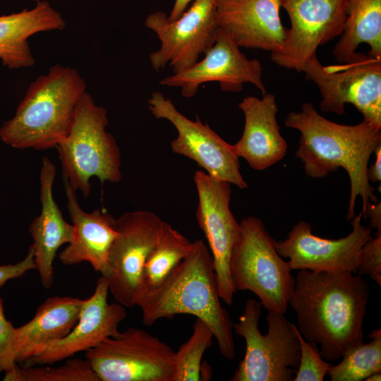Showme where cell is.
Returning a JSON list of instances; mask_svg holds the SVG:
<instances>
[{
    "label": "cell",
    "mask_w": 381,
    "mask_h": 381,
    "mask_svg": "<svg viewBox=\"0 0 381 381\" xmlns=\"http://www.w3.org/2000/svg\"><path fill=\"white\" fill-rule=\"evenodd\" d=\"M370 296L368 282L350 272L298 270L289 306L303 339L320 345L333 361L363 343V324Z\"/></svg>",
    "instance_id": "obj_1"
},
{
    "label": "cell",
    "mask_w": 381,
    "mask_h": 381,
    "mask_svg": "<svg viewBox=\"0 0 381 381\" xmlns=\"http://www.w3.org/2000/svg\"><path fill=\"white\" fill-rule=\"evenodd\" d=\"M284 123L301 133L296 156L303 164L306 174L322 179L342 168L350 181L347 220L355 216L358 197L362 200L363 217L371 204L378 202L368 178V162L381 145V127L363 120L356 125L331 121L304 103L300 111L290 112Z\"/></svg>",
    "instance_id": "obj_2"
},
{
    "label": "cell",
    "mask_w": 381,
    "mask_h": 381,
    "mask_svg": "<svg viewBox=\"0 0 381 381\" xmlns=\"http://www.w3.org/2000/svg\"><path fill=\"white\" fill-rule=\"evenodd\" d=\"M138 307L147 326L181 314L200 319L211 329L221 354L230 361L234 358L233 323L221 305L212 255L202 241L193 242L188 255Z\"/></svg>",
    "instance_id": "obj_3"
},
{
    "label": "cell",
    "mask_w": 381,
    "mask_h": 381,
    "mask_svg": "<svg viewBox=\"0 0 381 381\" xmlns=\"http://www.w3.org/2000/svg\"><path fill=\"white\" fill-rule=\"evenodd\" d=\"M86 87L75 68L52 66L30 84L14 116L1 127V140L20 150L56 147L68 132Z\"/></svg>",
    "instance_id": "obj_4"
},
{
    "label": "cell",
    "mask_w": 381,
    "mask_h": 381,
    "mask_svg": "<svg viewBox=\"0 0 381 381\" xmlns=\"http://www.w3.org/2000/svg\"><path fill=\"white\" fill-rule=\"evenodd\" d=\"M107 111L85 92L76 107L67 134L56 146L63 179L84 197L90 195L92 177L102 184L121 181V152L114 136L107 131Z\"/></svg>",
    "instance_id": "obj_5"
},
{
    "label": "cell",
    "mask_w": 381,
    "mask_h": 381,
    "mask_svg": "<svg viewBox=\"0 0 381 381\" xmlns=\"http://www.w3.org/2000/svg\"><path fill=\"white\" fill-rule=\"evenodd\" d=\"M239 224L241 236L230 262L236 291H250L267 311L285 314L295 286L291 268L261 219L252 216Z\"/></svg>",
    "instance_id": "obj_6"
},
{
    "label": "cell",
    "mask_w": 381,
    "mask_h": 381,
    "mask_svg": "<svg viewBox=\"0 0 381 381\" xmlns=\"http://www.w3.org/2000/svg\"><path fill=\"white\" fill-rule=\"evenodd\" d=\"M262 304L248 299L235 333L246 341V352L231 381H293L299 364L301 346L296 325L284 314L268 311V332L258 328Z\"/></svg>",
    "instance_id": "obj_7"
},
{
    "label": "cell",
    "mask_w": 381,
    "mask_h": 381,
    "mask_svg": "<svg viewBox=\"0 0 381 381\" xmlns=\"http://www.w3.org/2000/svg\"><path fill=\"white\" fill-rule=\"evenodd\" d=\"M303 72L320 90L322 111L344 115L351 104L363 120L381 127V58L356 52L345 63L323 66L315 54Z\"/></svg>",
    "instance_id": "obj_8"
},
{
    "label": "cell",
    "mask_w": 381,
    "mask_h": 381,
    "mask_svg": "<svg viewBox=\"0 0 381 381\" xmlns=\"http://www.w3.org/2000/svg\"><path fill=\"white\" fill-rule=\"evenodd\" d=\"M100 381H171L175 351L147 332L130 327L87 350Z\"/></svg>",
    "instance_id": "obj_9"
},
{
    "label": "cell",
    "mask_w": 381,
    "mask_h": 381,
    "mask_svg": "<svg viewBox=\"0 0 381 381\" xmlns=\"http://www.w3.org/2000/svg\"><path fill=\"white\" fill-rule=\"evenodd\" d=\"M217 1L193 0L174 20L162 11L147 16L145 25L155 32L161 44L158 50L150 54L155 70L164 68L169 64L174 73L183 71L194 65L214 44L219 30Z\"/></svg>",
    "instance_id": "obj_10"
},
{
    "label": "cell",
    "mask_w": 381,
    "mask_h": 381,
    "mask_svg": "<svg viewBox=\"0 0 381 381\" xmlns=\"http://www.w3.org/2000/svg\"><path fill=\"white\" fill-rule=\"evenodd\" d=\"M194 182L198 195L196 217L211 250L220 299L233 303L234 287L230 262L240 239V224L230 210L231 183L201 170L195 171Z\"/></svg>",
    "instance_id": "obj_11"
},
{
    "label": "cell",
    "mask_w": 381,
    "mask_h": 381,
    "mask_svg": "<svg viewBox=\"0 0 381 381\" xmlns=\"http://www.w3.org/2000/svg\"><path fill=\"white\" fill-rule=\"evenodd\" d=\"M164 221L145 210L127 212L116 220L117 235L108 256L109 291L124 307L138 306L144 265Z\"/></svg>",
    "instance_id": "obj_12"
},
{
    "label": "cell",
    "mask_w": 381,
    "mask_h": 381,
    "mask_svg": "<svg viewBox=\"0 0 381 381\" xmlns=\"http://www.w3.org/2000/svg\"><path fill=\"white\" fill-rule=\"evenodd\" d=\"M147 102L153 116L168 120L176 128L178 135L171 142L174 153L193 159L213 177L241 189L248 187L233 145L224 141L207 123H202L198 116L195 121L188 119L159 91L153 92Z\"/></svg>",
    "instance_id": "obj_13"
},
{
    "label": "cell",
    "mask_w": 381,
    "mask_h": 381,
    "mask_svg": "<svg viewBox=\"0 0 381 381\" xmlns=\"http://www.w3.org/2000/svg\"><path fill=\"white\" fill-rule=\"evenodd\" d=\"M349 0H282L291 27L284 44L270 58L279 66L303 72L318 47L341 35Z\"/></svg>",
    "instance_id": "obj_14"
},
{
    "label": "cell",
    "mask_w": 381,
    "mask_h": 381,
    "mask_svg": "<svg viewBox=\"0 0 381 381\" xmlns=\"http://www.w3.org/2000/svg\"><path fill=\"white\" fill-rule=\"evenodd\" d=\"M361 212L351 220V232L339 239L314 235L311 225L300 221L287 238L276 241L275 248L287 258L291 270L313 272H350L356 274L363 245L372 238L370 228L361 223Z\"/></svg>",
    "instance_id": "obj_15"
},
{
    "label": "cell",
    "mask_w": 381,
    "mask_h": 381,
    "mask_svg": "<svg viewBox=\"0 0 381 381\" xmlns=\"http://www.w3.org/2000/svg\"><path fill=\"white\" fill-rule=\"evenodd\" d=\"M204 54L202 60L165 77L159 84L180 87L182 95L187 98L195 96L200 85L209 82L219 83L225 92H238L244 83H250L262 95L267 93L260 61L248 59L240 51V47L222 30H219L215 42Z\"/></svg>",
    "instance_id": "obj_16"
},
{
    "label": "cell",
    "mask_w": 381,
    "mask_h": 381,
    "mask_svg": "<svg viewBox=\"0 0 381 381\" xmlns=\"http://www.w3.org/2000/svg\"><path fill=\"white\" fill-rule=\"evenodd\" d=\"M109 292L108 279L101 276L92 294L85 299L79 319L71 331L63 338L44 345L21 365H53L117 335L119 325L127 314L119 303H108Z\"/></svg>",
    "instance_id": "obj_17"
},
{
    "label": "cell",
    "mask_w": 381,
    "mask_h": 381,
    "mask_svg": "<svg viewBox=\"0 0 381 381\" xmlns=\"http://www.w3.org/2000/svg\"><path fill=\"white\" fill-rule=\"evenodd\" d=\"M281 8L282 0H217V21L240 47L272 53L281 49L286 37Z\"/></svg>",
    "instance_id": "obj_18"
},
{
    "label": "cell",
    "mask_w": 381,
    "mask_h": 381,
    "mask_svg": "<svg viewBox=\"0 0 381 381\" xmlns=\"http://www.w3.org/2000/svg\"><path fill=\"white\" fill-rule=\"evenodd\" d=\"M63 180L74 235L73 241L59 254V259L66 266L89 262L95 272L109 277L111 270L108 256L117 235L116 219L104 208L90 212L84 211L78 203L76 192L67 181Z\"/></svg>",
    "instance_id": "obj_19"
},
{
    "label": "cell",
    "mask_w": 381,
    "mask_h": 381,
    "mask_svg": "<svg viewBox=\"0 0 381 381\" xmlns=\"http://www.w3.org/2000/svg\"><path fill=\"white\" fill-rule=\"evenodd\" d=\"M56 174L55 164L49 157H44L40 173L41 212L29 227L33 241L30 247L35 270L46 289H50L54 283V262L58 250L61 246L70 243L74 235L73 225L64 219L54 198Z\"/></svg>",
    "instance_id": "obj_20"
},
{
    "label": "cell",
    "mask_w": 381,
    "mask_h": 381,
    "mask_svg": "<svg viewBox=\"0 0 381 381\" xmlns=\"http://www.w3.org/2000/svg\"><path fill=\"white\" fill-rule=\"evenodd\" d=\"M238 107L244 114L245 125L241 138L233 145L237 156L258 171L265 170L282 159L288 145L279 131L274 95L266 93L261 99L247 96Z\"/></svg>",
    "instance_id": "obj_21"
},
{
    "label": "cell",
    "mask_w": 381,
    "mask_h": 381,
    "mask_svg": "<svg viewBox=\"0 0 381 381\" xmlns=\"http://www.w3.org/2000/svg\"><path fill=\"white\" fill-rule=\"evenodd\" d=\"M66 22L47 1H38L32 9L0 16V59L11 69L35 64L28 38L37 32L63 30Z\"/></svg>",
    "instance_id": "obj_22"
},
{
    "label": "cell",
    "mask_w": 381,
    "mask_h": 381,
    "mask_svg": "<svg viewBox=\"0 0 381 381\" xmlns=\"http://www.w3.org/2000/svg\"><path fill=\"white\" fill-rule=\"evenodd\" d=\"M85 299L49 297L27 323L16 327V361L23 363L44 345L66 336L76 325Z\"/></svg>",
    "instance_id": "obj_23"
},
{
    "label": "cell",
    "mask_w": 381,
    "mask_h": 381,
    "mask_svg": "<svg viewBox=\"0 0 381 381\" xmlns=\"http://www.w3.org/2000/svg\"><path fill=\"white\" fill-rule=\"evenodd\" d=\"M333 49L339 64L348 61L361 44L368 54L381 58V0H349L344 30Z\"/></svg>",
    "instance_id": "obj_24"
},
{
    "label": "cell",
    "mask_w": 381,
    "mask_h": 381,
    "mask_svg": "<svg viewBox=\"0 0 381 381\" xmlns=\"http://www.w3.org/2000/svg\"><path fill=\"white\" fill-rule=\"evenodd\" d=\"M193 242L164 222L161 232L148 255L143 270L138 306L150 294L158 289L171 272L188 255Z\"/></svg>",
    "instance_id": "obj_25"
},
{
    "label": "cell",
    "mask_w": 381,
    "mask_h": 381,
    "mask_svg": "<svg viewBox=\"0 0 381 381\" xmlns=\"http://www.w3.org/2000/svg\"><path fill=\"white\" fill-rule=\"evenodd\" d=\"M367 344L350 349L327 375L332 381H362L374 373L381 372V329H373Z\"/></svg>",
    "instance_id": "obj_26"
},
{
    "label": "cell",
    "mask_w": 381,
    "mask_h": 381,
    "mask_svg": "<svg viewBox=\"0 0 381 381\" xmlns=\"http://www.w3.org/2000/svg\"><path fill=\"white\" fill-rule=\"evenodd\" d=\"M213 333L202 320L196 318L189 339L175 351L171 381H199L202 358L212 344Z\"/></svg>",
    "instance_id": "obj_27"
},
{
    "label": "cell",
    "mask_w": 381,
    "mask_h": 381,
    "mask_svg": "<svg viewBox=\"0 0 381 381\" xmlns=\"http://www.w3.org/2000/svg\"><path fill=\"white\" fill-rule=\"evenodd\" d=\"M4 381H100L90 362L81 358H67L59 366L18 365Z\"/></svg>",
    "instance_id": "obj_28"
},
{
    "label": "cell",
    "mask_w": 381,
    "mask_h": 381,
    "mask_svg": "<svg viewBox=\"0 0 381 381\" xmlns=\"http://www.w3.org/2000/svg\"><path fill=\"white\" fill-rule=\"evenodd\" d=\"M296 334L301 354L293 381H322L332 365L321 356L318 344L303 339L297 327Z\"/></svg>",
    "instance_id": "obj_29"
},
{
    "label": "cell",
    "mask_w": 381,
    "mask_h": 381,
    "mask_svg": "<svg viewBox=\"0 0 381 381\" xmlns=\"http://www.w3.org/2000/svg\"><path fill=\"white\" fill-rule=\"evenodd\" d=\"M16 355V327L4 314V301L0 296V375H8L18 366Z\"/></svg>",
    "instance_id": "obj_30"
},
{
    "label": "cell",
    "mask_w": 381,
    "mask_h": 381,
    "mask_svg": "<svg viewBox=\"0 0 381 381\" xmlns=\"http://www.w3.org/2000/svg\"><path fill=\"white\" fill-rule=\"evenodd\" d=\"M356 273L368 274L381 285V231H377L375 236L363 245Z\"/></svg>",
    "instance_id": "obj_31"
},
{
    "label": "cell",
    "mask_w": 381,
    "mask_h": 381,
    "mask_svg": "<svg viewBox=\"0 0 381 381\" xmlns=\"http://www.w3.org/2000/svg\"><path fill=\"white\" fill-rule=\"evenodd\" d=\"M35 270L33 250L30 246L26 256L15 264L0 265V288L8 280L21 277L27 272Z\"/></svg>",
    "instance_id": "obj_32"
},
{
    "label": "cell",
    "mask_w": 381,
    "mask_h": 381,
    "mask_svg": "<svg viewBox=\"0 0 381 381\" xmlns=\"http://www.w3.org/2000/svg\"><path fill=\"white\" fill-rule=\"evenodd\" d=\"M364 218L370 219V227L377 229V231H381V202L379 201L376 203L371 204Z\"/></svg>",
    "instance_id": "obj_33"
},
{
    "label": "cell",
    "mask_w": 381,
    "mask_h": 381,
    "mask_svg": "<svg viewBox=\"0 0 381 381\" xmlns=\"http://www.w3.org/2000/svg\"><path fill=\"white\" fill-rule=\"evenodd\" d=\"M375 155V162L368 169L369 181L380 182L381 181V145L374 151Z\"/></svg>",
    "instance_id": "obj_34"
},
{
    "label": "cell",
    "mask_w": 381,
    "mask_h": 381,
    "mask_svg": "<svg viewBox=\"0 0 381 381\" xmlns=\"http://www.w3.org/2000/svg\"><path fill=\"white\" fill-rule=\"evenodd\" d=\"M193 1V0H175L168 18L170 20H174L179 18L187 9L189 4Z\"/></svg>",
    "instance_id": "obj_35"
},
{
    "label": "cell",
    "mask_w": 381,
    "mask_h": 381,
    "mask_svg": "<svg viewBox=\"0 0 381 381\" xmlns=\"http://www.w3.org/2000/svg\"><path fill=\"white\" fill-rule=\"evenodd\" d=\"M212 376L211 367L205 362H202L200 370V380H208Z\"/></svg>",
    "instance_id": "obj_36"
},
{
    "label": "cell",
    "mask_w": 381,
    "mask_h": 381,
    "mask_svg": "<svg viewBox=\"0 0 381 381\" xmlns=\"http://www.w3.org/2000/svg\"><path fill=\"white\" fill-rule=\"evenodd\" d=\"M381 380V372L374 373L369 375L365 380L366 381H380Z\"/></svg>",
    "instance_id": "obj_37"
}]
</instances>
